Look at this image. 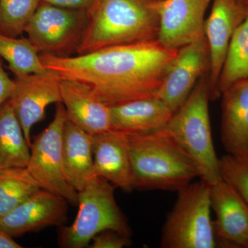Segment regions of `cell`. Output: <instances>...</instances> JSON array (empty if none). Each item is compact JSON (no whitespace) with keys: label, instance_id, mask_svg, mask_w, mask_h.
<instances>
[{"label":"cell","instance_id":"obj_5","mask_svg":"<svg viewBox=\"0 0 248 248\" xmlns=\"http://www.w3.org/2000/svg\"><path fill=\"white\" fill-rule=\"evenodd\" d=\"M115 188L98 176L88 183L79 192V210L74 222L71 226L60 228V247H86L94 236L105 231H113L130 237L131 230L116 202Z\"/></svg>","mask_w":248,"mask_h":248},{"label":"cell","instance_id":"obj_11","mask_svg":"<svg viewBox=\"0 0 248 248\" xmlns=\"http://www.w3.org/2000/svg\"><path fill=\"white\" fill-rule=\"evenodd\" d=\"M248 14V5L239 0H213L211 11L205 19L204 35L210 53L211 100L220 97L218 83L228 48L235 31Z\"/></svg>","mask_w":248,"mask_h":248},{"label":"cell","instance_id":"obj_19","mask_svg":"<svg viewBox=\"0 0 248 248\" xmlns=\"http://www.w3.org/2000/svg\"><path fill=\"white\" fill-rule=\"evenodd\" d=\"M62 153L67 182L79 192L96 176L92 135L67 120L63 130Z\"/></svg>","mask_w":248,"mask_h":248},{"label":"cell","instance_id":"obj_27","mask_svg":"<svg viewBox=\"0 0 248 248\" xmlns=\"http://www.w3.org/2000/svg\"><path fill=\"white\" fill-rule=\"evenodd\" d=\"M15 80L10 79L0 61V107L7 102L15 89Z\"/></svg>","mask_w":248,"mask_h":248},{"label":"cell","instance_id":"obj_16","mask_svg":"<svg viewBox=\"0 0 248 248\" xmlns=\"http://www.w3.org/2000/svg\"><path fill=\"white\" fill-rule=\"evenodd\" d=\"M60 94L67 120L91 135L110 130V108L97 99L89 86L61 79Z\"/></svg>","mask_w":248,"mask_h":248},{"label":"cell","instance_id":"obj_18","mask_svg":"<svg viewBox=\"0 0 248 248\" xmlns=\"http://www.w3.org/2000/svg\"><path fill=\"white\" fill-rule=\"evenodd\" d=\"M174 112L157 97L137 99L110 108L111 129L124 133H144L166 126Z\"/></svg>","mask_w":248,"mask_h":248},{"label":"cell","instance_id":"obj_20","mask_svg":"<svg viewBox=\"0 0 248 248\" xmlns=\"http://www.w3.org/2000/svg\"><path fill=\"white\" fill-rule=\"evenodd\" d=\"M30 147L9 101L0 107V170L27 168Z\"/></svg>","mask_w":248,"mask_h":248},{"label":"cell","instance_id":"obj_6","mask_svg":"<svg viewBox=\"0 0 248 248\" xmlns=\"http://www.w3.org/2000/svg\"><path fill=\"white\" fill-rule=\"evenodd\" d=\"M178 193L175 205L163 228L161 247H218L211 219L210 186L200 180L190 183Z\"/></svg>","mask_w":248,"mask_h":248},{"label":"cell","instance_id":"obj_31","mask_svg":"<svg viewBox=\"0 0 248 248\" xmlns=\"http://www.w3.org/2000/svg\"><path fill=\"white\" fill-rule=\"evenodd\" d=\"M239 1H241V2L244 3L245 0H239Z\"/></svg>","mask_w":248,"mask_h":248},{"label":"cell","instance_id":"obj_15","mask_svg":"<svg viewBox=\"0 0 248 248\" xmlns=\"http://www.w3.org/2000/svg\"><path fill=\"white\" fill-rule=\"evenodd\" d=\"M96 176L125 192L133 190L126 134L110 130L92 135Z\"/></svg>","mask_w":248,"mask_h":248},{"label":"cell","instance_id":"obj_21","mask_svg":"<svg viewBox=\"0 0 248 248\" xmlns=\"http://www.w3.org/2000/svg\"><path fill=\"white\" fill-rule=\"evenodd\" d=\"M40 53L29 38L0 34V57L8 62L16 77L48 72L41 61Z\"/></svg>","mask_w":248,"mask_h":248},{"label":"cell","instance_id":"obj_10","mask_svg":"<svg viewBox=\"0 0 248 248\" xmlns=\"http://www.w3.org/2000/svg\"><path fill=\"white\" fill-rule=\"evenodd\" d=\"M60 77L51 71L16 77L15 89L9 99L29 147L31 130L45 117L50 104L62 102Z\"/></svg>","mask_w":248,"mask_h":248},{"label":"cell","instance_id":"obj_17","mask_svg":"<svg viewBox=\"0 0 248 248\" xmlns=\"http://www.w3.org/2000/svg\"><path fill=\"white\" fill-rule=\"evenodd\" d=\"M221 140L227 154L248 159V78L221 94Z\"/></svg>","mask_w":248,"mask_h":248},{"label":"cell","instance_id":"obj_14","mask_svg":"<svg viewBox=\"0 0 248 248\" xmlns=\"http://www.w3.org/2000/svg\"><path fill=\"white\" fill-rule=\"evenodd\" d=\"M68 203L64 198L40 189L0 217V229L17 237L50 226H62L67 220Z\"/></svg>","mask_w":248,"mask_h":248},{"label":"cell","instance_id":"obj_29","mask_svg":"<svg viewBox=\"0 0 248 248\" xmlns=\"http://www.w3.org/2000/svg\"><path fill=\"white\" fill-rule=\"evenodd\" d=\"M22 246L14 240V237L0 229V248H21Z\"/></svg>","mask_w":248,"mask_h":248},{"label":"cell","instance_id":"obj_7","mask_svg":"<svg viewBox=\"0 0 248 248\" xmlns=\"http://www.w3.org/2000/svg\"><path fill=\"white\" fill-rule=\"evenodd\" d=\"M56 104L53 121L34 138L27 169L41 188L60 196L77 206L79 192L67 182L63 171L62 139L67 120L66 109L62 102Z\"/></svg>","mask_w":248,"mask_h":248},{"label":"cell","instance_id":"obj_4","mask_svg":"<svg viewBox=\"0 0 248 248\" xmlns=\"http://www.w3.org/2000/svg\"><path fill=\"white\" fill-rule=\"evenodd\" d=\"M209 73L204 75L165 128L193 161L199 177L210 186L223 179L212 136Z\"/></svg>","mask_w":248,"mask_h":248},{"label":"cell","instance_id":"obj_25","mask_svg":"<svg viewBox=\"0 0 248 248\" xmlns=\"http://www.w3.org/2000/svg\"><path fill=\"white\" fill-rule=\"evenodd\" d=\"M223 179L237 190L248 205V159L227 154L220 159Z\"/></svg>","mask_w":248,"mask_h":248},{"label":"cell","instance_id":"obj_24","mask_svg":"<svg viewBox=\"0 0 248 248\" xmlns=\"http://www.w3.org/2000/svg\"><path fill=\"white\" fill-rule=\"evenodd\" d=\"M42 0H0V34L17 37L25 31Z\"/></svg>","mask_w":248,"mask_h":248},{"label":"cell","instance_id":"obj_12","mask_svg":"<svg viewBox=\"0 0 248 248\" xmlns=\"http://www.w3.org/2000/svg\"><path fill=\"white\" fill-rule=\"evenodd\" d=\"M213 0H159L158 40L179 49L204 37L205 15Z\"/></svg>","mask_w":248,"mask_h":248},{"label":"cell","instance_id":"obj_22","mask_svg":"<svg viewBox=\"0 0 248 248\" xmlns=\"http://www.w3.org/2000/svg\"><path fill=\"white\" fill-rule=\"evenodd\" d=\"M40 186L27 168L0 170V217L40 190Z\"/></svg>","mask_w":248,"mask_h":248},{"label":"cell","instance_id":"obj_30","mask_svg":"<svg viewBox=\"0 0 248 248\" xmlns=\"http://www.w3.org/2000/svg\"><path fill=\"white\" fill-rule=\"evenodd\" d=\"M244 4L246 5H248V0H245Z\"/></svg>","mask_w":248,"mask_h":248},{"label":"cell","instance_id":"obj_3","mask_svg":"<svg viewBox=\"0 0 248 248\" xmlns=\"http://www.w3.org/2000/svg\"><path fill=\"white\" fill-rule=\"evenodd\" d=\"M125 134L134 189L178 192L199 177L193 161L166 128Z\"/></svg>","mask_w":248,"mask_h":248},{"label":"cell","instance_id":"obj_9","mask_svg":"<svg viewBox=\"0 0 248 248\" xmlns=\"http://www.w3.org/2000/svg\"><path fill=\"white\" fill-rule=\"evenodd\" d=\"M210 63L205 36L179 48L156 97L175 112L185 102L201 78L209 73Z\"/></svg>","mask_w":248,"mask_h":248},{"label":"cell","instance_id":"obj_28","mask_svg":"<svg viewBox=\"0 0 248 248\" xmlns=\"http://www.w3.org/2000/svg\"><path fill=\"white\" fill-rule=\"evenodd\" d=\"M93 0H42V1L48 4L73 10L86 11Z\"/></svg>","mask_w":248,"mask_h":248},{"label":"cell","instance_id":"obj_26","mask_svg":"<svg viewBox=\"0 0 248 248\" xmlns=\"http://www.w3.org/2000/svg\"><path fill=\"white\" fill-rule=\"evenodd\" d=\"M91 248H123L131 245L130 236L113 231H105L94 236Z\"/></svg>","mask_w":248,"mask_h":248},{"label":"cell","instance_id":"obj_8","mask_svg":"<svg viewBox=\"0 0 248 248\" xmlns=\"http://www.w3.org/2000/svg\"><path fill=\"white\" fill-rule=\"evenodd\" d=\"M86 22V11L64 9L41 1L24 32L40 53L68 57L76 53Z\"/></svg>","mask_w":248,"mask_h":248},{"label":"cell","instance_id":"obj_2","mask_svg":"<svg viewBox=\"0 0 248 248\" xmlns=\"http://www.w3.org/2000/svg\"><path fill=\"white\" fill-rule=\"evenodd\" d=\"M159 0H93L77 55L158 39Z\"/></svg>","mask_w":248,"mask_h":248},{"label":"cell","instance_id":"obj_23","mask_svg":"<svg viewBox=\"0 0 248 248\" xmlns=\"http://www.w3.org/2000/svg\"><path fill=\"white\" fill-rule=\"evenodd\" d=\"M248 78V14L232 36L218 83V93Z\"/></svg>","mask_w":248,"mask_h":248},{"label":"cell","instance_id":"obj_1","mask_svg":"<svg viewBox=\"0 0 248 248\" xmlns=\"http://www.w3.org/2000/svg\"><path fill=\"white\" fill-rule=\"evenodd\" d=\"M179 49L158 39L112 46L77 56L40 53L41 61L60 79L89 86L110 108L143 98L156 97Z\"/></svg>","mask_w":248,"mask_h":248},{"label":"cell","instance_id":"obj_13","mask_svg":"<svg viewBox=\"0 0 248 248\" xmlns=\"http://www.w3.org/2000/svg\"><path fill=\"white\" fill-rule=\"evenodd\" d=\"M210 202L217 246L248 248V205L237 190L222 179L210 186Z\"/></svg>","mask_w":248,"mask_h":248}]
</instances>
